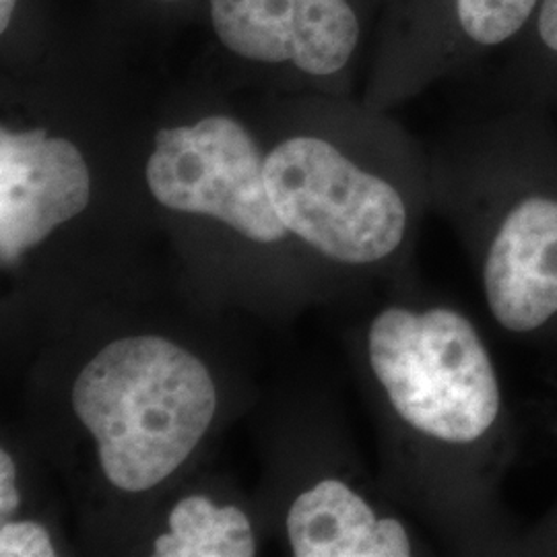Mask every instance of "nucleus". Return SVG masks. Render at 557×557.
Wrapping results in <instances>:
<instances>
[{"label":"nucleus","instance_id":"7ed1b4c3","mask_svg":"<svg viewBox=\"0 0 557 557\" xmlns=\"http://www.w3.org/2000/svg\"><path fill=\"white\" fill-rule=\"evenodd\" d=\"M267 188L289 234L363 275L409 257L430 190V160L366 101L343 103L324 131H292L267 149Z\"/></svg>","mask_w":557,"mask_h":557},{"label":"nucleus","instance_id":"f8f14e48","mask_svg":"<svg viewBox=\"0 0 557 557\" xmlns=\"http://www.w3.org/2000/svg\"><path fill=\"white\" fill-rule=\"evenodd\" d=\"M103 7L116 25H124V21L158 25L199 17L202 0H103Z\"/></svg>","mask_w":557,"mask_h":557},{"label":"nucleus","instance_id":"9b49d317","mask_svg":"<svg viewBox=\"0 0 557 557\" xmlns=\"http://www.w3.org/2000/svg\"><path fill=\"white\" fill-rule=\"evenodd\" d=\"M502 96L557 116V0H539L524 32L504 52Z\"/></svg>","mask_w":557,"mask_h":557},{"label":"nucleus","instance_id":"1a4fd4ad","mask_svg":"<svg viewBox=\"0 0 557 557\" xmlns=\"http://www.w3.org/2000/svg\"><path fill=\"white\" fill-rule=\"evenodd\" d=\"M285 533L296 557H409L421 552L413 527L341 478L304 490L287 510Z\"/></svg>","mask_w":557,"mask_h":557},{"label":"nucleus","instance_id":"f03ea898","mask_svg":"<svg viewBox=\"0 0 557 557\" xmlns=\"http://www.w3.org/2000/svg\"><path fill=\"white\" fill-rule=\"evenodd\" d=\"M430 190L457 227L499 331L556 341V116L502 100L430 160Z\"/></svg>","mask_w":557,"mask_h":557},{"label":"nucleus","instance_id":"39448f33","mask_svg":"<svg viewBox=\"0 0 557 557\" xmlns=\"http://www.w3.org/2000/svg\"><path fill=\"white\" fill-rule=\"evenodd\" d=\"M264 163L267 149L244 120L207 108L153 128L143 180L163 209L218 221L252 244L275 246L292 234L273 207Z\"/></svg>","mask_w":557,"mask_h":557},{"label":"nucleus","instance_id":"2eb2a0df","mask_svg":"<svg viewBox=\"0 0 557 557\" xmlns=\"http://www.w3.org/2000/svg\"><path fill=\"white\" fill-rule=\"evenodd\" d=\"M21 506L20 469L7 446L0 450V522L15 517Z\"/></svg>","mask_w":557,"mask_h":557},{"label":"nucleus","instance_id":"423d86ee","mask_svg":"<svg viewBox=\"0 0 557 557\" xmlns=\"http://www.w3.org/2000/svg\"><path fill=\"white\" fill-rule=\"evenodd\" d=\"M380 0H202L221 59L246 75L341 96L374 38Z\"/></svg>","mask_w":557,"mask_h":557},{"label":"nucleus","instance_id":"4468645a","mask_svg":"<svg viewBox=\"0 0 557 557\" xmlns=\"http://www.w3.org/2000/svg\"><path fill=\"white\" fill-rule=\"evenodd\" d=\"M518 556H557V502L520 533Z\"/></svg>","mask_w":557,"mask_h":557},{"label":"nucleus","instance_id":"20e7f679","mask_svg":"<svg viewBox=\"0 0 557 557\" xmlns=\"http://www.w3.org/2000/svg\"><path fill=\"white\" fill-rule=\"evenodd\" d=\"M103 479L139 496L197 453L220 407L209 366L174 338L139 333L106 343L71 386Z\"/></svg>","mask_w":557,"mask_h":557},{"label":"nucleus","instance_id":"9d476101","mask_svg":"<svg viewBox=\"0 0 557 557\" xmlns=\"http://www.w3.org/2000/svg\"><path fill=\"white\" fill-rule=\"evenodd\" d=\"M257 552L250 517L207 494L178 499L168 515L165 531L151 545V556L158 557H252Z\"/></svg>","mask_w":557,"mask_h":557},{"label":"nucleus","instance_id":"ddd939ff","mask_svg":"<svg viewBox=\"0 0 557 557\" xmlns=\"http://www.w3.org/2000/svg\"><path fill=\"white\" fill-rule=\"evenodd\" d=\"M59 554L50 531L34 518L0 522V557H54Z\"/></svg>","mask_w":557,"mask_h":557},{"label":"nucleus","instance_id":"f257e3e1","mask_svg":"<svg viewBox=\"0 0 557 557\" xmlns=\"http://www.w3.org/2000/svg\"><path fill=\"white\" fill-rule=\"evenodd\" d=\"M361 361L398 492L457 549L518 556L502 494L517 419L478 322L446 301H388L366 322Z\"/></svg>","mask_w":557,"mask_h":557},{"label":"nucleus","instance_id":"6e6552de","mask_svg":"<svg viewBox=\"0 0 557 557\" xmlns=\"http://www.w3.org/2000/svg\"><path fill=\"white\" fill-rule=\"evenodd\" d=\"M96 190L94 163L75 133L4 116L0 126V260L9 271L62 225L81 218Z\"/></svg>","mask_w":557,"mask_h":557},{"label":"nucleus","instance_id":"0eeeda50","mask_svg":"<svg viewBox=\"0 0 557 557\" xmlns=\"http://www.w3.org/2000/svg\"><path fill=\"white\" fill-rule=\"evenodd\" d=\"M539 0H380L366 103L391 110L524 32Z\"/></svg>","mask_w":557,"mask_h":557}]
</instances>
